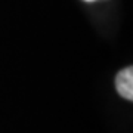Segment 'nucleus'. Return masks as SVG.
<instances>
[{
    "label": "nucleus",
    "mask_w": 133,
    "mask_h": 133,
    "mask_svg": "<svg viewBox=\"0 0 133 133\" xmlns=\"http://www.w3.org/2000/svg\"><path fill=\"white\" fill-rule=\"evenodd\" d=\"M115 89L121 98L127 101L133 99V68L127 66L115 76Z\"/></svg>",
    "instance_id": "nucleus-1"
},
{
    "label": "nucleus",
    "mask_w": 133,
    "mask_h": 133,
    "mask_svg": "<svg viewBox=\"0 0 133 133\" xmlns=\"http://www.w3.org/2000/svg\"><path fill=\"white\" fill-rule=\"evenodd\" d=\"M86 2H93V0H86Z\"/></svg>",
    "instance_id": "nucleus-2"
}]
</instances>
